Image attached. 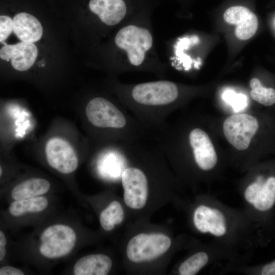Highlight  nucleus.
I'll return each mask as SVG.
<instances>
[{"instance_id": "nucleus-1", "label": "nucleus", "mask_w": 275, "mask_h": 275, "mask_svg": "<svg viewBox=\"0 0 275 275\" xmlns=\"http://www.w3.org/2000/svg\"><path fill=\"white\" fill-rule=\"evenodd\" d=\"M84 112L91 134L101 146L130 144L150 136L120 101L95 96L87 103Z\"/></svg>"}, {"instance_id": "nucleus-2", "label": "nucleus", "mask_w": 275, "mask_h": 275, "mask_svg": "<svg viewBox=\"0 0 275 275\" xmlns=\"http://www.w3.org/2000/svg\"><path fill=\"white\" fill-rule=\"evenodd\" d=\"M120 101L149 132L161 129L176 108L180 96L177 85L160 80L119 87Z\"/></svg>"}, {"instance_id": "nucleus-3", "label": "nucleus", "mask_w": 275, "mask_h": 275, "mask_svg": "<svg viewBox=\"0 0 275 275\" xmlns=\"http://www.w3.org/2000/svg\"><path fill=\"white\" fill-rule=\"evenodd\" d=\"M116 45L124 50L131 65L140 66L153 44V37L146 28L128 25L121 29L115 39Z\"/></svg>"}, {"instance_id": "nucleus-4", "label": "nucleus", "mask_w": 275, "mask_h": 275, "mask_svg": "<svg viewBox=\"0 0 275 275\" xmlns=\"http://www.w3.org/2000/svg\"><path fill=\"white\" fill-rule=\"evenodd\" d=\"M40 253L48 259L68 255L74 248L76 234L69 226L54 224L47 227L40 235Z\"/></svg>"}, {"instance_id": "nucleus-5", "label": "nucleus", "mask_w": 275, "mask_h": 275, "mask_svg": "<svg viewBox=\"0 0 275 275\" xmlns=\"http://www.w3.org/2000/svg\"><path fill=\"white\" fill-rule=\"evenodd\" d=\"M120 176L126 205L134 209L142 208L147 200L149 186V179L145 171L137 165H130L125 158Z\"/></svg>"}, {"instance_id": "nucleus-6", "label": "nucleus", "mask_w": 275, "mask_h": 275, "mask_svg": "<svg viewBox=\"0 0 275 275\" xmlns=\"http://www.w3.org/2000/svg\"><path fill=\"white\" fill-rule=\"evenodd\" d=\"M171 244V239L164 234L141 233L129 240L126 248V254L132 262L148 261L163 254Z\"/></svg>"}, {"instance_id": "nucleus-7", "label": "nucleus", "mask_w": 275, "mask_h": 275, "mask_svg": "<svg viewBox=\"0 0 275 275\" xmlns=\"http://www.w3.org/2000/svg\"><path fill=\"white\" fill-rule=\"evenodd\" d=\"M259 127L257 120L246 114L228 117L223 124L224 134L228 142L238 150H246Z\"/></svg>"}, {"instance_id": "nucleus-8", "label": "nucleus", "mask_w": 275, "mask_h": 275, "mask_svg": "<svg viewBox=\"0 0 275 275\" xmlns=\"http://www.w3.org/2000/svg\"><path fill=\"white\" fill-rule=\"evenodd\" d=\"M45 154L48 164L60 173L70 174L78 166V158L75 149L62 137L48 139L45 146Z\"/></svg>"}, {"instance_id": "nucleus-9", "label": "nucleus", "mask_w": 275, "mask_h": 275, "mask_svg": "<svg viewBox=\"0 0 275 275\" xmlns=\"http://www.w3.org/2000/svg\"><path fill=\"white\" fill-rule=\"evenodd\" d=\"M187 143L200 169L208 171L215 166L216 153L210 138L204 130L199 127L191 128L187 133Z\"/></svg>"}, {"instance_id": "nucleus-10", "label": "nucleus", "mask_w": 275, "mask_h": 275, "mask_svg": "<svg viewBox=\"0 0 275 275\" xmlns=\"http://www.w3.org/2000/svg\"><path fill=\"white\" fill-rule=\"evenodd\" d=\"M38 54V50L33 43L24 41L13 45L5 44L0 50V57L2 60H11L13 67L20 71L30 68L35 63Z\"/></svg>"}, {"instance_id": "nucleus-11", "label": "nucleus", "mask_w": 275, "mask_h": 275, "mask_svg": "<svg viewBox=\"0 0 275 275\" xmlns=\"http://www.w3.org/2000/svg\"><path fill=\"white\" fill-rule=\"evenodd\" d=\"M90 10L108 25L119 23L125 16L127 6L124 0H90Z\"/></svg>"}, {"instance_id": "nucleus-12", "label": "nucleus", "mask_w": 275, "mask_h": 275, "mask_svg": "<svg viewBox=\"0 0 275 275\" xmlns=\"http://www.w3.org/2000/svg\"><path fill=\"white\" fill-rule=\"evenodd\" d=\"M13 31L22 41L33 43L39 40L43 30L39 20L27 13L16 14L13 19Z\"/></svg>"}, {"instance_id": "nucleus-13", "label": "nucleus", "mask_w": 275, "mask_h": 275, "mask_svg": "<svg viewBox=\"0 0 275 275\" xmlns=\"http://www.w3.org/2000/svg\"><path fill=\"white\" fill-rule=\"evenodd\" d=\"M112 261L104 254H91L79 258L73 266L75 275H106L111 270Z\"/></svg>"}, {"instance_id": "nucleus-14", "label": "nucleus", "mask_w": 275, "mask_h": 275, "mask_svg": "<svg viewBox=\"0 0 275 275\" xmlns=\"http://www.w3.org/2000/svg\"><path fill=\"white\" fill-rule=\"evenodd\" d=\"M50 183L46 179L33 178L16 185L12 190L11 197L14 200L40 196L48 191Z\"/></svg>"}, {"instance_id": "nucleus-15", "label": "nucleus", "mask_w": 275, "mask_h": 275, "mask_svg": "<svg viewBox=\"0 0 275 275\" xmlns=\"http://www.w3.org/2000/svg\"><path fill=\"white\" fill-rule=\"evenodd\" d=\"M47 199L43 196L15 200L10 205L9 211L14 216H20L27 213H38L46 209Z\"/></svg>"}, {"instance_id": "nucleus-16", "label": "nucleus", "mask_w": 275, "mask_h": 275, "mask_svg": "<svg viewBox=\"0 0 275 275\" xmlns=\"http://www.w3.org/2000/svg\"><path fill=\"white\" fill-rule=\"evenodd\" d=\"M124 212L121 204L117 201L112 202L100 214L101 227L106 231L112 230L123 221Z\"/></svg>"}, {"instance_id": "nucleus-17", "label": "nucleus", "mask_w": 275, "mask_h": 275, "mask_svg": "<svg viewBox=\"0 0 275 275\" xmlns=\"http://www.w3.org/2000/svg\"><path fill=\"white\" fill-rule=\"evenodd\" d=\"M275 203V177H269L262 184L253 205L260 211H266Z\"/></svg>"}, {"instance_id": "nucleus-18", "label": "nucleus", "mask_w": 275, "mask_h": 275, "mask_svg": "<svg viewBox=\"0 0 275 275\" xmlns=\"http://www.w3.org/2000/svg\"><path fill=\"white\" fill-rule=\"evenodd\" d=\"M250 86L252 89L250 95L253 100L265 106H270L275 103L274 89L263 86L257 78H253L250 80Z\"/></svg>"}, {"instance_id": "nucleus-19", "label": "nucleus", "mask_w": 275, "mask_h": 275, "mask_svg": "<svg viewBox=\"0 0 275 275\" xmlns=\"http://www.w3.org/2000/svg\"><path fill=\"white\" fill-rule=\"evenodd\" d=\"M208 255L204 252H198L187 258L179 267L181 275H194L196 274L207 263Z\"/></svg>"}, {"instance_id": "nucleus-20", "label": "nucleus", "mask_w": 275, "mask_h": 275, "mask_svg": "<svg viewBox=\"0 0 275 275\" xmlns=\"http://www.w3.org/2000/svg\"><path fill=\"white\" fill-rule=\"evenodd\" d=\"M258 27V18L256 15L251 12L244 20L237 25L235 31V35L240 40H248L255 35Z\"/></svg>"}, {"instance_id": "nucleus-21", "label": "nucleus", "mask_w": 275, "mask_h": 275, "mask_svg": "<svg viewBox=\"0 0 275 275\" xmlns=\"http://www.w3.org/2000/svg\"><path fill=\"white\" fill-rule=\"evenodd\" d=\"M251 11L244 6H233L228 8L224 14L225 21L232 24H238L244 20Z\"/></svg>"}, {"instance_id": "nucleus-22", "label": "nucleus", "mask_w": 275, "mask_h": 275, "mask_svg": "<svg viewBox=\"0 0 275 275\" xmlns=\"http://www.w3.org/2000/svg\"><path fill=\"white\" fill-rule=\"evenodd\" d=\"M223 98L228 103L232 104L235 111L237 112L246 105V98L241 94H237L233 91L228 90L223 94Z\"/></svg>"}, {"instance_id": "nucleus-23", "label": "nucleus", "mask_w": 275, "mask_h": 275, "mask_svg": "<svg viewBox=\"0 0 275 275\" xmlns=\"http://www.w3.org/2000/svg\"><path fill=\"white\" fill-rule=\"evenodd\" d=\"M13 31V20L6 15L0 17V41L5 40Z\"/></svg>"}, {"instance_id": "nucleus-24", "label": "nucleus", "mask_w": 275, "mask_h": 275, "mask_svg": "<svg viewBox=\"0 0 275 275\" xmlns=\"http://www.w3.org/2000/svg\"><path fill=\"white\" fill-rule=\"evenodd\" d=\"M262 182H257L250 184L244 191V198L250 203L253 204L262 185Z\"/></svg>"}, {"instance_id": "nucleus-25", "label": "nucleus", "mask_w": 275, "mask_h": 275, "mask_svg": "<svg viewBox=\"0 0 275 275\" xmlns=\"http://www.w3.org/2000/svg\"><path fill=\"white\" fill-rule=\"evenodd\" d=\"M24 272L17 268L11 266H4L0 268V275H23Z\"/></svg>"}, {"instance_id": "nucleus-26", "label": "nucleus", "mask_w": 275, "mask_h": 275, "mask_svg": "<svg viewBox=\"0 0 275 275\" xmlns=\"http://www.w3.org/2000/svg\"><path fill=\"white\" fill-rule=\"evenodd\" d=\"M7 239L4 233L0 231V261H2L6 254Z\"/></svg>"}, {"instance_id": "nucleus-27", "label": "nucleus", "mask_w": 275, "mask_h": 275, "mask_svg": "<svg viewBox=\"0 0 275 275\" xmlns=\"http://www.w3.org/2000/svg\"><path fill=\"white\" fill-rule=\"evenodd\" d=\"M262 275H275V261L266 265L261 271Z\"/></svg>"}, {"instance_id": "nucleus-28", "label": "nucleus", "mask_w": 275, "mask_h": 275, "mask_svg": "<svg viewBox=\"0 0 275 275\" xmlns=\"http://www.w3.org/2000/svg\"><path fill=\"white\" fill-rule=\"evenodd\" d=\"M0 173H0V175H1V176L2 175V173H3V170H2V167H1V168H0Z\"/></svg>"}]
</instances>
